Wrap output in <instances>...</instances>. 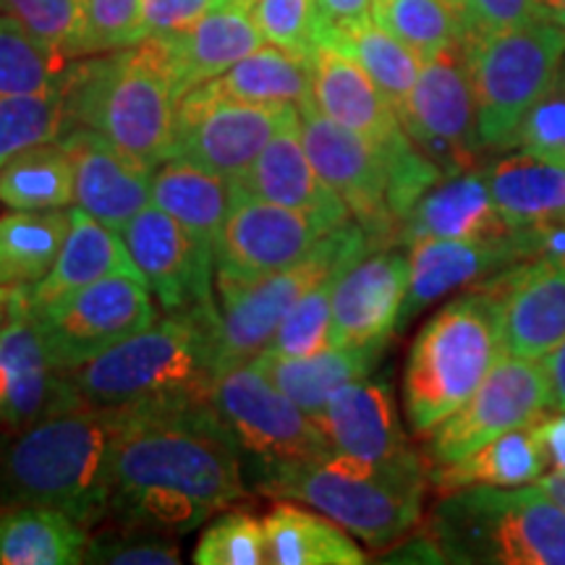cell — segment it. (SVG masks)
Wrapping results in <instances>:
<instances>
[{"label":"cell","instance_id":"obj_1","mask_svg":"<svg viewBox=\"0 0 565 565\" xmlns=\"http://www.w3.org/2000/svg\"><path fill=\"white\" fill-rule=\"evenodd\" d=\"M124 408L76 406L0 437V508L45 505L87 529L110 511Z\"/></svg>","mask_w":565,"mask_h":565},{"label":"cell","instance_id":"obj_2","mask_svg":"<svg viewBox=\"0 0 565 565\" xmlns=\"http://www.w3.org/2000/svg\"><path fill=\"white\" fill-rule=\"evenodd\" d=\"M116 490H171L221 511L246 498L238 445L212 401L124 408L113 448Z\"/></svg>","mask_w":565,"mask_h":565},{"label":"cell","instance_id":"obj_3","mask_svg":"<svg viewBox=\"0 0 565 565\" xmlns=\"http://www.w3.org/2000/svg\"><path fill=\"white\" fill-rule=\"evenodd\" d=\"M217 303L166 315L66 377L84 406L145 408L212 401L217 377Z\"/></svg>","mask_w":565,"mask_h":565},{"label":"cell","instance_id":"obj_4","mask_svg":"<svg viewBox=\"0 0 565 565\" xmlns=\"http://www.w3.org/2000/svg\"><path fill=\"white\" fill-rule=\"evenodd\" d=\"M429 466L422 454L408 450L387 461L328 454L267 471L252 487L265 498H282L320 511L362 540L383 550L404 540L419 524Z\"/></svg>","mask_w":565,"mask_h":565},{"label":"cell","instance_id":"obj_5","mask_svg":"<svg viewBox=\"0 0 565 565\" xmlns=\"http://www.w3.org/2000/svg\"><path fill=\"white\" fill-rule=\"evenodd\" d=\"M175 108L179 95L162 38L71 63L66 131L95 129L150 171L171 154Z\"/></svg>","mask_w":565,"mask_h":565},{"label":"cell","instance_id":"obj_6","mask_svg":"<svg viewBox=\"0 0 565 565\" xmlns=\"http://www.w3.org/2000/svg\"><path fill=\"white\" fill-rule=\"evenodd\" d=\"M505 356L498 299L477 286L456 296L416 333L404 370V414L427 437L458 412Z\"/></svg>","mask_w":565,"mask_h":565},{"label":"cell","instance_id":"obj_7","mask_svg":"<svg viewBox=\"0 0 565 565\" xmlns=\"http://www.w3.org/2000/svg\"><path fill=\"white\" fill-rule=\"evenodd\" d=\"M427 534L445 563L565 565V511L540 484L445 492Z\"/></svg>","mask_w":565,"mask_h":565},{"label":"cell","instance_id":"obj_8","mask_svg":"<svg viewBox=\"0 0 565 565\" xmlns=\"http://www.w3.org/2000/svg\"><path fill=\"white\" fill-rule=\"evenodd\" d=\"M466 58L484 154L515 150L526 118L563 66L565 30L550 19H536L513 30L466 38Z\"/></svg>","mask_w":565,"mask_h":565},{"label":"cell","instance_id":"obj_9","mask_svg":"<svg viewBox=\"0 0 565 565\" xmlns=\"http://www.w3.org/2000/svg\"><path fill=\"white\" fill-rule=\"evenodd\" d=\"M372 252V242L359 223H343L315 246L299 263L278 273L254 280L215 282L221 296V324H217V372L252 362L267 349L275 330L280 328L288 309L309 288L333 273L349 270L364 254Z\"/></svg>","mask_w":565,"mask_h":565},{"label":"cell","instance_id":"obj_10","mask_svg":"<svg viewBox=\"0 0 565 565\" xmlns=\"http://www.w3.org/2000/svg\"><path fill=\"white\" fill-rule=\"evenodd\" d=\"M212 404L238 445L249 482L278 466L309 461L330 450L315 416L282 395L254 362L225 370L212 391Z\"/></svg>","mask_w":565,"mask_h":565},{"label":"cell","instance_id":"obj_11","mask_svg":"<svg viewBox=\"0 0 565 565\" xmlns=\"http://www.w3.org/2000/svg\"><path fill=\"white\" fill-rule=\"evenodd\" d=\"M61 372L87 364L158 320L152 291L134 275H110L32 312Z\"/></svg>","mask_w":565,"mask_h":565},{"label":"cell","instance_id":"obj_12","mask_svg":"<svg viewBox=\"0 0 565 565\" xmlns=\"http://www.w3.org/2000/svg\"><path fill=\"white\" fill-rule=\"evenodd\" d=\"M398 118L414 145L443 175L479 168L484 150L477 129V97L466 40L422 63L419 79Z\"/></svg>","mask_w":565,"mask_h":565},{"label":"cell","instance_id":"obj_13","mask_svg":"<svg viewBox=\"0 0 565 565\" xmlns=\"http://www.w3.org/2000/svg\"><path fill=\"white\" fill-rule=\"evenodd\" d=\"M299 118L291 103H249L217 97L204 87L183 95L175 108L173 147L168 158L236 179L257 160L282 126Z\"/></svg>","mask_w":565,"mask_h":565},{"label":"cell","instance_id":"obj_14","mask_svg":"<svg viewBox=\"0 0 565 565\" xmlns=\"http://www.w3.org/2000/svg\"><path fill=\"white\" fill-rule=\"evenodd\" d=\"M299 108L301 141L315 171L338 194L351 217L370 236L372 249L395 244L398 221L391 207V166L370 141L335 124L317 108L315 97Z\"/></svg>","mask_w":565,"mask_h":565},{"label":"cell","instance_id":"obj_15","mask_svg":"<svg viewBox=\"0 0 565 565\" xmlns=\"http://www.w3.org/2000/svg\"><path fill=\"white\" fill-rule=\"evenodd\" d=\"M547 408L550 391L542 364L505 353L471 398L427 435L424 461L427 466L458 461L508 429L540 419Z\"/></svg>","mask_w":565,"mask_h":565},{"label":"cell","instance_id":"obj_16","mask_svg":"<svg viewBox=\"0 0 565 565\" xmlns=\"http://www.w3.org/2000/svg\"><path fill=\"white\" fill-rule=\"evenodd\" d=\"M330 231L335 228L307 212L236 196L215 244V282L278 273L307 257Z\"/></svg>","mask_w":565,"mask_h":565},{"label":"cell","instance_id":"obj_17","mask_svg":"<svg viewBox=\"0 0 565 565\" xmlns=\"http://www.w3.org/2000/svg\"><path fill=\"white\" fill-rule=\"evenodd\" d=\"M121 238L162 312L212 303L215 249L186 231L166 210L145 207L121 228Z\"/></svg>","mask_w":565,"mask_h":565},{"label":"cell","instance_id":"obj_18","mask_svg":"<svg viewBox=\"0 0 565 565\" xmlns=\"http://www.w3.org/2000/svg\"><path fill=\"white\" fill-rule=\"evenodd\" d=\"M479 286L498 299L505 353L540 362L565 338V263L524 259Z\"/></svg>","mask_w":565,"mask_h":565},{"label":"cell","instance_id":"obj_19","mask_svg":"<svg viewBox=\"0 0 565 565\" xmlns=\"http://www.w3.org/2000/svg\"><path fill=\"white\" fill-rule=\"evenodd\" d=\"M408 254L383 246L364 254L335 282L330 345H385L408 291Z\"/></svg>","mask_w":565,"mask_h":565},{"label":"cell","instance_id":"obj_20","mask_svg":"<svg viewBox=\"0 0 565 565\" xmlns=\"http://www.w3.org/2000/svg\"><path fill=\"white\" fill-rule=\"evenodd\" d=\"M11 301L13 315L0 330V366L9 372V395L0 422L11 429H21L84 404L76 398L66 372L53 364L38 320L21 301L19 288H11Z\"/></svg>","mask_w":565,"mask_h":565},{"label":"cell","instance_id":"obj_21","mask_svg":"<svg viewBox=\"0 0 565 565\" xmlns=\"http://www.w3.org/2000/svg\"><path fill=\"white\" fill-rule=\"evenodd\" d=\"M526 231H515L503 242H454V238H422L408 246V291L401 307L398 328L404 330L427 307H433L458 288L484 282L505 267L529 259Z\"/></svg>","mask_w":565,"mask_h":565},{"label":"cell","instance_id":"obj_22","mask_svg":"<svg viewBox=\"0 0 565 565\" xmlns=\"http://www.w3.org/2000/svg\"><path fill=\"white\" fill-rule=\"evenodd\" d=\"M74 162V196L82 210L113 231L150 207L152 171L110 145L103 134L74 126L58 139Z\"/></svg>","mask_w":565,"mask_h":565},{"label":"cell","instance_id":"obj_23","mask_svg":"<svg viewBox=\"0 0 565 565\" xmlns=\"http://www.w3.org/2000/svg\"><path fill=\"white\" fill-rule=\"evenodd\" d=\"M233 181V194L291 207L317 217L330 228L351 221V212L320 179L301 141V121L296 118L275 134L257 160Z\"/></svg>","mask_w":565,"mask_h":565},{"label":"cell","instance_id":"obj_24","mask_svg":"<svg viewBox=\"0 0 565 565\" xmlns=\"http://www.w3.org/2000/svg\"><path fill=\"white\" fill-rule=\"evenodd\" d=\"M513 233L494 204L479 166L456 175H443L404 217L395 244L412 246L422 238L503 242Z\"/></svg>","mask_w":565,"mask_h":565},{"label":"cell","instance_id":"obj_25","mask_svg":"<svg viewBox=\"0 0 565 565\" xmlns=\"http://www.w3.org/2000/svg\"><path fill=\"white\" fill-rule=\"evenodd\" d=\"M330 450L366 461H387L414 450L401 427L387 377H366L343 385L315 416Z\"/></svg>","mask_w":565,"mask_h":565},{"label":"cell","instance_id":"obj_26","mask_svg":"<svg viewBox=\"0 0 565 565\" xmlns=\"http://www.w3.org/2000/svg\"><path fill=\"white\" fill-rule=\"evenodd\" d=\"M173 66L179 100L263 47L265 34L254 24L252 0H233L186 30L162 38Z\"/></svg>","mask_w":565,"mask_h":565},{"label":"cell","instance_id":"obj_27","mask_svg":"<svg viewBox=\"0 0 565 565\" xmlns=\"http://www.w3.org/2000/svg\"><path fill=\"white\" fill-rule=\"evenodd\" d=\"M71 228L66 242H63L58 259L34 286H21V301L30 312L51 307L53 301L63 296L79 291V288L97 282L110 275H134L141 278V273L134 265L124 238L108 225L95 221L87 210H68ZM145 280V278H141Z\"/></svg>","mask_w":565,"mask_h":565},{"label":"cell","instance_id":"obj_28","mask_svg":"<svg viewBox=\"0 0 565 565\" xmlns=\"http://www.w3.org/2000/svg\"><path fill=\"white\" fill-rule=\"evenodd\" d=\"M540 422L542 416L508 429L458 461L429 466V487L445 494L466 487H519L536 482L547 469Z\"/></svg>","mask_w":565,"mask_h":565},{"label":"cell","instance_id":"obj_29","mask_svg":"<svg viewBox=\"0 0 565 565\" xmlns=\"http://www.w3.org/2000/svg\"><path fill=\"white\" fill-rule=\"evenodd\" d=\"M498 210L513 231L565 221V168L526 152L498 154L482 166Z\"/></svg>","mask_w":565,"mask_h":565},{"label":"cell","instance_id":"obj_30","mask_svg":"<svg viewBox=\"0 0 565 565\" xmlns=\"http://www.w3.org/2000/svg\"><path fill=\"white\" fill-rule=\"evenodd\" d=\"M385 345H330L312 356L282 359L257 353L252 359L270 383L282 395L303 408L309 416H317L343 385L372 374L374 364L383 356Z\"/></svg>","mask_w":565,"mask_h":565},{"label":"cell","instance_id":"obj_31","mask_svg":"<svg viewBox=\"0 0 565 565\" xmlns=\"http://www.w3.org/2000/svg\"><path fill=\"white\" fill-rule=\"evenodd\" d=\"M152 202L215 249L233 202V181L194 162L168 158L152 171Z\"/></svg>","mask_w":565,"mask_h":565},{"label":"cell","instance_id":"obj_32","mask_svg":"<svg viewBox=\"0 0 565 565\" xmlns=\"http://www.w3.org/2000/svg\"><path fill=\"white\" fill-rule=\"evenodd\" d=\"M89 529L45 505H13L0 513V565L84 563Z\"/></svg>","mask_w":565,"mask_h":565},{"label":"cell","instance_id":"obj_33","mask_svg":"<svg viewBox=\"0 0 565 565\" xmlns=\"http://www.w3.org/2000/svg\"><path fill=\"white\" fill-rule=\"evenodd\" d=\"M267 563L275 565H362L366 557L343 526L309 513L296 500L275 503L267 513Z\"/></svg>","mask_w":565,"mask_h":565},{"label":"cell","instance_id":"obj_34","mask_svg":"<svg viewBox=\"0 0 565 565\" xmlns=\"http://www.w3.org/2000/svg\"><path fill=\"white\" fill-rule=\"evenodd\" d=\"M202 87L233 100L301 105L315 97V55L282 51L278 45L259 47Z\"/></svg>","mask_w":565,"mask_h":565},{"label":"cell","instance_id":"obj_35","mask_svg":"<svg viewBox=\"0 0 565 565\" xmlns=\"http://www.w3.org/2000/svg\"><path fill=\"white\" fill-rule=\"evenodd\" d=\"M68 228L71 215L63 210H13L0 215V286H34L45 278Z\"/></svg>","mask_w":565,"mask_h":565},{"label":"cell","instance_id":"obj_36","mask_svg":"<svg viewBox=\"0 0 565 565\" xmlns=\"http://www.w3.org/2000/svg\"><path fill=\"white\" fill-rule=\"evenodd\" d=\"M322 45H333L362 66L372 82L383 89L395 113L404 110L416 79H419L422 58L412 47L404 45L374 19L343 26L322 34Z\"/></svg>","mask_w":565,"mask_h":565},{"label":"cell","instance_id":"obj_37","mask_svg":"<svg viewBox=\"0 0 565 565\" xmlns=\"http://www.w3.org/2000/svg\"><path fill=\"white\" fill-rule=\"evenodd\" d=\"M74 162L63 145L32 147L0 168V202L11 210H61L74 202Z\"/></svg>","mask_w":565,"mask_h":565},{"label":"cell","instance_id":"obj_38","mask_svg":"<svg viewBox=\"0 0 565 565\" xmlns=\"http://www.w3.org/2000/svg\"><path fill=\"white\" fill-rule=\"evenodd\" d=\"M372 19L412 47L422 61L466 40L450 0H374Z\"/></svg>","mask_w":565,"mask_h":565},{"label":"cell","instance_id":"obj_39","mask_svg":"<svg viewBox=\"0 0 565 565\" xmlns=\"http://www.w3.org/2000/svg\"><path fill=\"white\" fill-rule=\"evenodd\" d=\"M71 58L34 38L9 13H0V97L34 95L66 79Z\"/></svg>","mask_w":565,"mask_h":565},{"label":"cell","instance_id":"obj_40","mask_svg":"<svg viewBox=\"0 0 565 565\" xmlns=\"http://www.w3.org/2000/svg\"><path fill=\"white\" fill-rule=\"evenodd\" d=\"M66 82L68 74L45 92L0 97V168L19 152L61 139L66 131Z\"/></svg>","mask_w":565,"mask_h":565},{"label":"cell","instance_id":"obj_41","mask_svg":"<svg viewBox=\"0 0 565 565\" xmlns=\"http://www.w3.org/2000/svg\"><path fill=\"white\" fill-rule=\"evenodd\" d=\"M212 513H215V508L200 498H192V494L147 487V490L113 492L110 511L105 519L145 526L171 536H183L200 529Z\"/></svg>","mask_w":565,"mask_h":565},{"label":"cell","instance_id":"obj_42","mask_svg":"<svg viewBox=\"0 0 565 565\" xmlns=\"http://www.w3.org/2000/svg\"><path fill=\"white\" fill-rule=\"evenodd\" d=\"M345 273V270H343ZM343 273H333L309 288L282 317L273 341L263 353L267 356L299 359L330 349V322H333L335 282Z\"/></svg>","mask_w":565,"mask_h":565},{"label":"cell","instance_id":"obj_43","mask_svg":"<svg viewBox=\"0 0 565 565\" xmlns=\"http://www.w3.org/2000/svg\"><path fill=\"white\" fill-rule=\"evenodd\" d=\"M84 563L179 565L181 547L171 534L105 519L100 529L89 536Z\"/></svg>","mask_w":565,"mask_h":565},{"label":"cell","instance_id":"obj_44","mask_svg":"<svg viewBox=\"0 0 565 565\" xmlns=\"http://www.w3.org/2000/svg\"><path fill=\"white\" fill-rule=\"evenodd\" d=\"M192 561L196 565H263L267 563L265 524L246 511L223 513L202 532Z\"/></svg>","mask_w":565,"mask_h":565},{"label":"cell","instance_id":"obj_45","mask_svg":"<svg viewBox=\"0 0 565 565\" xmlns=\"http://www.w3.org/2000/svg\"><path fill=\"white\" fill-rule=\"evenodd\" d=\"M0 13H9L53 51L82 58L84 0H0Z\"/></svg>","mask_w":565,"mask_h":565},{"label":"cell","instance_id":"obj_46","mask_svg":"<svg viewBox=\"0 0 565 565\" xmlns=\"http://www.w3.org/2000/svg\"><path fill=\"white\" fill-rule=\"evenodd\" d=\"M252 17L270 45L315 55L322 42L317 0H252Z\"/></svg>","mask_w":565,"mask_h":565},{"label":"cell","instance_id":"obj_47","mask_svg":"<svg viewBox=\"0 0 565 565\" xmlns=\"http://www.w3.org/2000/svg\"><path fill=\"white\" fill-rule=\"evenodd\" d=\"M145 0H84L82 55L121 51L141 42Z\"/></svg>","mask_w":565,"mask_h":565},{"label":"cell","instance_id":"obj_48","mask_svg":"<svg viewBox=\"0 0 565 565\" xmlns=\"http://www.w3.org/2000/svg\"><path fill=\"white\" fill-rule=\"evenodd\" d=\"M515 150L565 168V66L526 118Z\"/></svg>","mask_w":565,"mask_h":565},{"label":"cell","instance_id":"obj_49","mask_svg":"<svg viewBox=\"0 0 565 565\" xmlns=\"http://www.w3.org/2000/svg\"><path fill=\"white\" fill-rule=\"evenodd\" d=\"M461 19L466 38L513 30L545 19L542 0H450Z\"/></svg>","mask_w":565,"mask_h":565},{"label":"cell","instance_id":"obj_50","mask_svg":"<svg viewBox=\"0 0 565 565\" xmlns=\"http://www.w3.org/2000/svg\"><path fill=\"white\" fill-rule=\"evenodd\" d=\"M233 0H145L141 38H168Z\"/></svg>","mask_w":565,"mask_h":565},{"label":"cell","instance_id":"obj_51","mask_svg":"<svg viewBox=\"0 0 565 565\" xmlns=\"http://www.w3.org/2000/svg\"><path fill=\"white\" fill-rule=\"evenodd\" d=\"M372 6L374 0H317V11H320L322 19V34L372 19Z\"/></svg>","mask_w":565,"mask_h":565},{"label":"cell","instance_id":"obj_52","mask_svg":"<svg viewBox=\"0 0 565 565\" xmlns=\"http://www.w3.org/2000/svg\"><path fill=\"white\" fill-rule=\"evenodd\" d=\"M542 445H545L547 466L553 471H565V412L542 416L540 422Z\"/></svg>","mask_w":565,"mask_h":565},{"label":"cell","instance_id":"obj_53","mask_svg":"<svg viewBox=\"0 0 565 565\" xmlns=\"http://www.w3.org/2000/svg\"><path fill=\"white\" fill-rule=\"evenodd\" d=\"M540 364L547 377L550 408H555V412H565V338L555 345L553 351L540 359Z\"/></svg>","mask_w":565,"mask_h":565},{"label":"cell","instance_id":"obj_54","mask_svg":"<svg viewBox=\"0 0 565 565\" xmlns=\"http://www.w3.org/2000/svg\"><path fill=\"white\" fill-rule=\"evenodd\" d=\"M536 484H540L542 490H545L550 498H553L555 503L565 511V471H553V475H542L540 479H536Z\"/></svg>","mask_w":565,"mask_h":565},{"label":"cell","instance_id":"obj_55","mask_svg":"<svg viewBox=\"0 0 565 565\" xmlns=\"http://www.w3.org/2000/svg\"><path fill=\"white\" fill-rule=\"evenodd\" d=\"M542 11H545V19L555 21L565 30V0H542Z\"/></svg>","mask_w":565,"mask_h":565},{"label":"cell","instance_id":"obj_56","mask_svg":"<svg viewBox=\"0 0 565 565\" xmlns=\"http://www.w3.org/2000/svg\"><path fill=\"white\" fill-rule=\"evenodd\" d=\"M6 395H9V372H6L3 366H0V412H3Z\"/></svg>","mask_w":565,"mask_h":565},{"label":"cell","instance_id":"obj_57","mask_svg":"<svg viewBox=\"0 0 565 565\" xmlns=\"http://www.w3.org/2000/svg\"><path fill=\"white\" fill-rule=\"evenodd\" d=\"M11 315H13V301L9 299L6 303H0V330L6 328V322L11 320Z\"/></svg>","mask_w":565,"mask_h":565},{"label":"cell","instance_id":"obj_58","mask_svg":"<svg viewBox=\"0 0 565 565\" xmlns=\"http://www.w3.org/2000/svg\"><path fill=\"white\" fill-rule=\"evenodd\" d=\"M9 299H11V288H3V286H0V303H6Z\"/></svg>","mask_w":565,"mask_h":565}]
</instances>
